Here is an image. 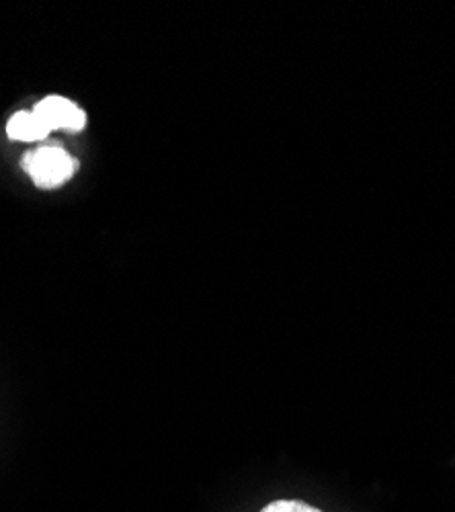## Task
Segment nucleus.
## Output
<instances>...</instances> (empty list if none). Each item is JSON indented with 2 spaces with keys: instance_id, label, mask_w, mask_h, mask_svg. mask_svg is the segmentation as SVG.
<instances>
[{
  "instance_id": "1",
  "label": "nucleus",
  "mask_w": 455,
  "mask_h": 512,
  "mask_svg": "<svg viewBox=\"0 0 455 512\" xmlns=\"http://www.w3.org/2000/svg\"><path fill=\"white\" fill-rule=\"evenodd\" d=\"M23 170L39 189H56L72 179L76 160L62 148H39L21 160Z\"/></svg>"
},
{
  "instance_id": "4",
  "label": "nucleus",
  "mask_w": 455,
  "mask_h": 512,
  "mask_svg": "<svg viewBox=\"0 0 455 512\" xmlns=\"http://www.w3.org/2000/svg\"><path fill=\"white\" fill-rule=\"evenodd\" d=\"M261 512H322V510L302 500H273Z\"/></svg>"
},
{
  "instance_id": "2",
  "label": "nucleus",
  "mask_w": 455,
  "mask_h": 512,
  "mask_svg": "<svg viewBox=\"0 0 455 512\" xmlns=\"http://www.w3.org/2000/svg\"><path fill=\"white\" fill-rule=\"evenodd\" d=\"M33 115L44 123V127L50 134L54 130L80 132L85 130L87 125L85 111L64 97H46L44 101H39L33 109Z\"/></svg>"
},
{
  "instance_id": "3",
  "label": "nucleus",
  "mask_w": 455,
  "mask_h": 512,
  "mask_svg": "<svg viewBox=\"0 0 455 512\" xmlns=\"http://www.w3.org/2000/svg\"><path fill=\"white\" fill-rule=\"evenodd\" d=\"M7 134L11 140H17V142H39L50 136L44 123L33 115V111L15 113L7 123Z\"/></svg>"
}]
</instances>
